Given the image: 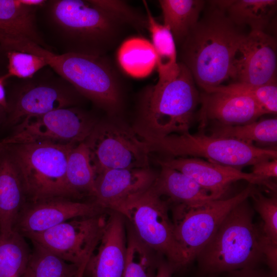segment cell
I'll list each match as a JSON object with an SVG mask.
<instances>
[{
	"mask_svg": "<svg viewBox=\"0 0 277 277\" xmlns=\"http://www.w3.org/2000/svg\"><path fill=\"white\" fill-rule=\"evenodd\" d=\"M207 3L197 22L178 47L179 62L206 93L231 77L235 55L247 34L228 17L225 0Z\"/></svg>",
	"mask_w": 277,
	"mask_h": 277,
	"instance_id": "cell-1",
	"label": "cell"
},
{
	"mask_svg": "<svg viewBox=\"0 0 277 277\" xmlns=\"http://www.w3.org/2000/svg\"><path fill=\"white\" fill-rule=\"evenodd\" d=\"M63 53L107 55L130 28L92 0H50L41 7Z\"/></svg>",
	"mask_w": 277,
	"mask_h": 277,
	"instance_id": "cell-2",
	"label": "cell"
},
{
	"mask_svg": "<svg viewBox=\"0 0 277 277\" xmlns=\"http://www.w3.org/2000/svg\"><path fill=\"white\" fill-rule=\"evenodd\" d=\"M179 63L175 77L146 87L137 97L131 126L146 142L189 132L201 94L189 70Z\"/></svg>",
	"mask_w": 277,
	"mask_h": 277,
	"instance_id": "cell-3",
	"label": "cell"
},
{
	"mask_svg": "<svg viewBox=\"0 0 277 277\" xmlns=\"http://www.w3.org/2000/svg\"><path fill=\"white\" fill-rule=\"evenodd\" d=\"M33 52L107 115L121 116L125 105L124 80L107 55L57 54L39 45Z\"/></svg>",
	"mask_w": 277,
	"mask_h": 277,
	"instance_id": "cell-4",
	"label": "cell"
},
{
	"mask_svg": "<svg viewBox=\"0 0 277 277\" xmlns=\"http://www.w3.org/2000/svg\"><path fill=\"white\" fill-rule=\"evenodd\" d=\"M246 199L233 208L196 257L200 270L215 274L255 268L264 262L261 227Z\"/></svg>",
	"mask_w": 277,
	"mask_h": 277,
	"instance_id": "cell-5",
	"label": "cell"
},
{
	"mask_svg": "<svg viewBox=\"0 0 277 277\" xmlns=\"http://www.w3.org/2000/svg\"><path fill=\"white\" fill-rule=\"evenodd\" d=\"M76 145L44 141L8 146L26 197L31 203L74 199L67 182L66 169L69 154Z\"/></svg>",
	"mask_w": 277,
	"mask_h": 277,
	"instance_id": "cell-6",
	"label": "cell"
},
{
	"mask_svg": "<svg viewBox=\"0 0 277 277\" xmlns=\"http://www.w3.org/2000/svg\"><path fill=\"white\" fill-rule=\"evenodd\" d=\"M170 203L152 186L115 207L131 224L132 230L147 246L165 258L173 271L188 265L185 254L177 242L169 211Z\"/></svg>",
	"mask_w": 277,
	"mask_h": 277,
	"instance_id": "cell-7",
	"label": "cell"
},
{
	"mask_svg": "<svg viewBox=\"0 0 277 277\" xmlns=\"http://www.w3.org/2000/svg\"><path fill=\"white\" fill-rule=\"evenodd\" d=\"M148 142L152 152L166 158L203 157L208 161L239 169L264 160L277 159L276 149L263 148L243 142L189 132L171 134Z\"/></svg>",
	"mask_w": 277,
	"mask_h": 277,
	"instance_id": "cell-8",
	"label": "cell"
},
{
	"mask_svg": "<svg viewBox=\"0 0 277 277\" xmlns=\"http://www.w3.org/2000/svg\"><path fill=\"white\" fill-rule=\"evenodd\" d=\"M84 143L96 176L109 169L150 168V144L121 116L99 120Z\"/></svg>",
	"mask_w": 277,
	"mask_h": 277,
	"instance_id": "cell-9",
	"label": "cell"
},
{
	"mask_svg": "<svg viewBox=\"0 0 277 277\" xmlns=\"http://www.w3.org/2000/svg\"><path fill=\"white\" fill-rule=\"evenodd\" d=\"M15 78L11 99L8 101V119L11 124L17 125L26 118L58 109L75 107L85 99L48 66L31 77Z\"/></svg>",
	"mask_w": 277,
	"mask_h": 277,
	"instance_id": "cell-10",
	"label": "cell"
},
{
	"mask_svg": "<svg viewBox=\"0 0 277 277\" xmlns=\"http://www.w3.org/2000/svg\"><path fill=\"white\" fill-rule=\"evenodd\" d=\"M254 188V185L249 183L233 196L212 200L196 207L171 204L174 235L188 265L195 260L229 212L248 199Z\"/></svg>",
	"mask_w": 277,
	"mask_h": 277,
	"instance_id": "cell-11",
	"label": "cell"
},
{
	"mask_svg": "<svg viewBox=\"0 0 277 277\" xmlns=\"http://www.w3.org/2000/svg\"><path fill=\"white\" fill-rule=\"evenodd\" d=\"M98 121L76 106L60 108L26 118L2 143L8 146L44 141L78 144L86 140Z\"/></svg>",
	"mask_w": 277,
	"mask_h": 277,
	"instance_id": "cell-12",
	"label": "cell"
},
{
	"mask_svg": "<svg viewBox=\"0 0 277 277\" xmlns=\"http://www.w3.org/2000/svg\"><path fill=\"white\" fill-rule=\"evenodd\" d=\"M106 219L103 213L74 218L26 237L33 244L80 266L97 246Z\"/></svg>",
	"mask_w": 277,
	"mask_h": 277,
	"instance_id": "cell-13",
	"label": "cell"
},
{
	"mask_svg": "<svg viewBox=\"0 0 277 277\" xmlns=\"http://www.w3.org/2000/svg\"><path fill=\"white\" fill-rule=\"evenodd\" d=\"M276 39L265 31H250L235 55L231 78L254 85L276 82Z\"/></svg>",
	"mask_w": 277,
	"mask_h": 277,
	"instance_id": "cell-14",
	"label": "cell"
},
{
	"mask_svg": "<svg viewBox=\"0 0 277 277\" xmlns=\"http://www.w3.org/2000/svg\"><path fill=\"white\" fill-rule=\"evenodd\" d=\"M160 166H165L190 177L215 199H222L230 184L245 180L254 185H262L276 191L275 184L241 169L206 161L197 157H179L157 159Z\"/></svg>",
	"mask_w": 277,
	"mask_h": 277,
	"instance_id": "cell-15",
	"label": "cell"
},
{
	"mask_svg": "<svg viewBox=\"0 0 277 277\" xmlns=\"http://www.w3.org/2000/svg\"><path fill=\"white\" fill-rule=\"evenodd\" d=\"M104 210L94 201L81 202L64 197L30 202L21 211L14 229L26 236L71 219L103 213Z\"/></svg>",
	"mask_w": 277,
	"mask_h": 277,
	"instance_id": "cell-16",
	"label": "cell"
},
{
	"mask_svg": "<svg viewBox=\"0 0 277 277\" xmlns=\"http://www.w3.org/2000/svg\"><path fill=\"white\" fill-rule=\"evenodd\" d=\"M157 176L150 168L105 170L96 176L93 201L104 209L112 210L151 187Z\"/></svg>",
	"mask_w": 277,
	"mask_h": 277,
	"instance_id": "cell-17",
	"label": "cell"
},
{
	"mask_svg": "<svg viewBox=\"0 0 277 277\" xmlns=\"http://www.w3.org/2000/svg\"><path fill=\"white\" fill-rule=\"evenodd\" d=\"M199 111L200 129L209 121L222 125H240L254 121L267 114L251 98L239 94L220 92L201 94Z\"/></svg>",
	"mask_w": 277,
	"mask_h": 277,
	"instance_id": "cell-18",
	"label": "cell"
},
{
	"mask_svg": "<svg viewBox=\"0 0 277 277\" xmlns=\"http://www.w3.org/2000/svg\"><path fill=\"white\" fill-rule=\"evenodd\" d=\"M112 212L107 217L97 251L86 266L91 277H123L127 256L125 219Z\"/></svg>",
	"mask_w": 277,
	"mask_h": 277,
	"instance_id": "cell-19",
	"label": "cell"
},
{
	"mask_svg": "<svg viewBox=\"0 0 277 277\" xmlns=\"http://www.w3.org/2000/svg\"><path fill=\"white\" fill-rule=\"evenodd\" d=\"M4 152L0 155V232L14 228L26 199L17 167L11 155Z\"/></svg>",
	"mask_w": 277,
	"mask_h": 277,
	"instance_id": "cell-20",
	"label": "cell"
},
{
	"mask_svg": "<svg viewBox=\"0 0 277 277\" xmlns=\"http://www.w3.org/2000/svg\"><path fill=\"white\" fill-rule=\"evenodd\" d=\"M160 166L161 171L152 186L160 195L168 197L170 205L196 207L217 200L190 177L169 167Z\"/></svg>",
	"mask_w": 277,
	"mask_h": 277,
	"instance_id": "cell-21",
	"label": "cell"
},
{
	"mask_svg": "<svg viewBox=\"0 0 277 277\" xmlns=\"http://www.w3.org/2000/svg\"><path fill=\"white\" fill-rule=\"evenodd\" d=\"M143 3L147 18L148 30L156 57L157 82L169 81L175 76L179 70L177 47L170 30L157 22L152 15L147 2L144 1Z\"/></svg>",
	"mask_w": 277,
	"mask_h": 277,
	"instance_id": "cell-22",
	"label": "cell"
},
{
	"mask_svg": "<svg viewBox=\"0 0 277 277\" xmlns=\"http://www.w3.org/2000/svg\"><path fill=\"white\" fill-rule=\"evenodd\" d=\"M159 3L163 16V25L170 30L179 47L199 19L206 1L160 0Z\"/></svg>",
	"mask_w": 277,
	"mask_h": 277,
	"instance_id": "cell-23",
	"label": "cell"
},
{
	"mask_svg": "<svg viewBox=\"0 0 277 277\" xmlns=\"http://www.w3.org/2000/svg\"><path fill=\"white\" fill-rule=\"evenodd\" d=\"M38 9L24 5L19 0H0V33L20 34L47 48L37 26Z\"/></svg>",
	"mask_w": 277,
	"mask_h": 277,
	"instance_id": "cell-24",
	"label": "cell"
},
{
	"mask_svg": "<svg viewBox=\"0 0 277 277\" xmlns=\"http://www.w3.org/2000/svg\"><path fill=\"white\" fill-rule=\"evenodd\" d=\"M276 0H228L226 12L239 27H249L250 31H265L275 16Z\"/></svg>",
	"mask_w": 277,
	"mask_h": 277,
	"instance_id": "cell-25",
	"label": "cell"
},
{
	"mask_svg": "<svg viewBox=\"0 0 277 277\" xmlns=\"http://www.w3.org/2000/svg\"><path fill=\"white\" fill-rule=\"evenodd\" d=\"M117 57L123 71L136 78L148 76L156 66L153 47L148 39L142 37H131L120 45Z\"/></svg>",
	"mask_w": 277,
	"mask_h": 277,
	"instance_id": "cell-26",
	"label": "cell"
},
{
	"mask_svg": "<svg viewBox=\"0 0 277 277\" xmlns=\"http://www.w3.org/2000/svg\"><path fill=\"white\" fill-rule=\"evenodd\" d=\"M96 177L86 145L84 142L77 144L69 154L66 169L67 182L73 198H94Z\"/></svg>",
	"mask_w": 277,
	"mask_h": 277,
	"instance_id": "cell-27",
	"label": "cell"
},
{
	"mask_svg": "<svg viewBox=\"0 0 277 277\" xmlns=\"http://www.w3.org/2000/svg\"><path fill=\"white\" fill-rule=\"evenodd\" d=\"M210 135L231 138L253 145H275L277 142L276 118L229 126L216 124L210 129Z\"/></svg>",
	"mask_w": 277,
	"mask_h": 277,
	"instance_id": "cell-28",
	"label": "cell"
},
{
	"mask_svg": "<svg viewBox=\"0 0 277 277\" xmlns=\"http://www.w3.org/2000/svg\"><path fill=\"white\" fill-rule=\"evenodd\" d=\"M24 236L15 229L0 232V277H22L31 253Z\"/></svg>",
	"mask_w": 277,
	"mask_h": 277,
	"instance_id": "cell-29",
	"label": "cell"
},
{
	"mask_svg": "<svg viewBox=\"0 0 277 277\" xmlns=\"http://www.w3.org/2000/svg\"><path fill=\"white\" fill-rule=\"evenodd\" d=\"M161 256L144 244L132 230H129L123 277H156L162 261Z\"/></svg>",
	"mask_w": 277,
	"mask_h": 277,
	"instance_id": "cell-30",
	"label": "cell"
},
{
	"mask_svg": "<svg viewBox=\"0 0 277 277\" xmlns=\"http://www.w3.org/2000/svg\"><path fill=\"white\" fill-rule=\"evenodd\" d=\"M27 270L31 277H75L79 266L34 244Z\"/></svg>",
	"mask_w": 277,
	"mask_h": 277,
	"instance_id": "cell-31",
	"label": "cell"
},
{
	"mask_svg": "<svg viewBox=\"0 0 277 277\" xmlns=\"http://www.w3.org/2000/svg\"><path fill=\"white\" fill-rule=\"evenodd\" d=\"M213 92L239 94L249 97L259 104L267 114H276V82L264 85L235 82L227 85H221L212 89L207 93Z\"/></svg>",
	"mask_w": 277,
	"mask_h": 277,
	"instance_id": "cell-32",
	"label": "cell"
},
{
	"mask_svg": "<svg viewBox=\"0 0 277 277\" xmlns=\"http://www.w3.org/2000/svg\"><path fill=\"white\" fill-rule=\"evenodd\" d=\"M7 73L10 78H27L48 66L42 56L16 50L6 51Z\"/></svg>",
	"mask_w": 277,
	"mask_h": 277,
	"instance_id": "cell-33",
	"label": "cell"
},
{
	"mask_svg": "<svg viewBox=\"0 0 277 277\" xmlns=\"http://www.w3.org/2000/svg\"><path fill=\"white\" fill-rule=\"evenodd\" d=\"M250 197L253 209L263 220L261 228L263 234L272 242L277 244V197L276 195L266 196L255 188Z\"/></svg>",
	"mask_w": 277,
	"mask_h": 277,
	"instance_id": "cell-34",
	"label": "cell"
},
{
	"mask_svg": "<svg viewBox=\"0 0 277 277\" xmlns=\"http://www.w3.org/2000/svg\"><path fill=\"white\" fill-rule=\"evenodd\" d=\"M92 2L130 28L138 32L148 30L146 15L142 14L126 2L120 0H92Z\"/></svg>",
	"mask_w": 277,
	"mask_h": 277,
	"instance_id": "cell-35",
	"label": "cell"
},
{
	"mask_svg": "<svg viewBox=\"0 0 277 277\" xmlns=\"http://www.w3.org/2000/svg\"><path fill=\"white\" fill-rule=\"evenodd\" d=\"M261 247L264 262L266 263L270 271L277 275V244L272 242L262 232Z\"/></svg>",
	"mask_w": 277,
	"mask_h": 277,
	"instance_id": "cell-36",
	"label": "cell"
},
{
	"mask_svg": "<svg viewBox=\"0 0 277 277\" xmlns=\"http://www.w3.org/2000/svg\"><path fill=\"white\" fill-rule=\"evenodd\" d=\"M252 173L264 180L277 177V159L264 160L252 165Z\"/></svg>",
	"mask_w": 277,
	"mask_h": 277,
	"instance_id": "cell-37",
	"label": "cell"
},
{
	"mask_svg": "<svg viewBox=\"0 0 277 277\" xmlns=\"http://www.w3.org/2000/svg\"><path fill=\"white\" fill-rule=\"evenodd\" d=\"M230 277H276L271 271L266 272L255 268L245 269L230 272Z\"/></svg>",
	"mask_w": 277,
	"mask_h": 277,
	"instance_id": "cell-38",
	"label": "cell"
},
{
	"mask_svg": "<svg viewBox=\"0 0 277 277\" xmlns=\"http://www.w3.org/2000/svg\"><path fill=\"white\" fill-rule=\"evenodd\" d=\"M10 78L7 73L0 75V107L5 109L7 112L8 109V103L5 85L6 82Z\"/></svg>",
	"mask_w": 277,
	"mask_h": 277,
	"instance_id": "cell-39",
	"label": "cell"
},
{
	"mask_svg": "<svg viewBox=\"0 0 277 277\" xmlns=\"http://www.w3.org/2000/svg\"><path fill=\"white\" fill-rule=\"evenodd\" d=\"M173 271L167 261H162L159 266L156 277H171Z\"/></svg>",
	"mask_w": 277,
	"mask_h": 277,
	"instance_id": "cell-40",
	"label": "cell"
},
{
	"mask_svg": "<svg viewBox=\"0 0 277 277\" xmlns=\"http://www.w3.org/2000/svg\"><path fill=\"white\" fill-rule=\"evenodd\" d=\"M7 58L6 51L0 45V75L7 73Z\"/></svg>",
	"mask_w": 277,
	"mask_h": 277,
	"instance_id": "cell-41",
	"label": "cell"
},
{
	"mask_svg": "<svg viewBox=\"0 0 277 277\" xmlns=\"http://www.w3.org/2000/svg\"><path fill=\"white\" fill-rule=\"evenodd\" d=\"M20 2L25 5L41 8L46 3V0H19Z\"/></svg>",
	"mask_w": 277,
	"mask_h": 277,
	"instance_id": "cell-42",
	"label": "cell"
},
{
	"mask_svg": "<svg viewBox=\"0 0 277 277\" xmlns=\"http://www.w3.org/2000/svg\"><path fill=\"white\" fill-rule=\"evenodd\" d=\"M87 264V261H85L79 266L78 270L75 277H84Z\"/></svg>",
	"mask_w": 277,
	"mask_h": 277,
	"instance_id": "cell-43",
	"label": "cell"
},
{
	"mask_svg": "<svg viewBox=\"0 0 277 277\" xmlns=\"http://www.w3.org/2000/svg\"><path fill=\"white\" fill-rule=\"evenodd\" d=\"M6 114H7V111L0 107V122L5 118Z\"/></svg>",
	"mask_w": 277,
	"mask_h": 277,
	"instance_id": "cell-44",
	"label": "cell"
},
{
	"mask_svg": "<svg viewBox=\"0 0 277 277\" xmlns=\"http://www.w3.org/2000/svg\"><path fill=\"white\" fill-rule=\"evenodd\" d=\"M8 146L2 143V142H0V155L2 154L3 152L5 151V150H7L8 149Z\"/></svg>",
	"mask_w": 277,
	"mask_h": 277,
	"instance_id": "cell-45",
	"label": "cell"
},
{
	"mask_svg": "<svg viewBox=\"0 0 277 277\" xmlns=\"http://www.w3.org/2000/svg\"><path fill=\"white\" fill-rule=\"evenodd\" d=\"M22 277H31L30 273L27 269Z\"/></svg>",
	"mask_w": 277,
	"mask_h": 277,
	"instance_id": "cell-46",
	"label": "cell"
}]
</instances>
